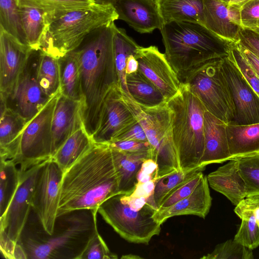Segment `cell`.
Returning a JSON list of instances; mask_svg holds the SVG:
<instances>
[{"mask_svg":"<svg viewBox=\"0 0 259 259\" xmlns=\"http://www.w3.org/2000/svg\"><path fill=\"white\" fill-rule=\"evenodd\" d=\"M111 148L118 176L119 192L130 196L136 189L138 175L143 163L151 159V153H130Z\"/></svg>","mask_w":259,"mask_h":259,"instance_id":"25","label":"cell"},{"mask_svg":"<svg viewBox=\"0 0 259 259\" xmlns=\"http://www.w3.org/2000/svg\"><path fill=\"white\" fill-rule=\"evenodd\" d=\"M211 201L207 177L204 176L190 195L168 207L157 209L153 218L161 225L168 219L178 215H194L204 219L209 211Z\"/></svg>","mask_w":259,"mask_h":259,"instance_id":"21","label":"cell"},{"mask_svg":"<svg viewBox=\"0 0 259 259\" xmlns=\"http://www.w3.org/2000/svg\"><path fill=\"white\" fill-rule=\"evenodd\" d=\"M60 93L71 99L81 102L80 77L76 57L73 51L58 58Z\"/></svg>","mask_w":259,"mask_h":259,"instance_id":"32","label":"cell"},{"mask_svg":"<svg viewBox=\"0 0 259 259\" xmlns=\"http://www.w3.org/2000/svg\"><path fill=\"white\" fill-rule=\"evenodd\" d=\"M221 65L234 102L235 113L229 123L247 125L259 123V96L246 80L231 57L222 58Z\"/></svg>","mask_w":259,"mask_h":259,"instance_id":"13","label":"cell"},{"mask_svg":"<svg viewBox=\"0 0 259 259\" xmlns=\"http://www.w3.org/2000/svg\"><path fill=\"white\" fill-rule=\"evenodd\" d=\"M222 58L204 65L190 74L184 83L188 84L207 111L228 124L233 119L235 109L222 69Z\"/></svg>","mask_w":259,"mask_h":259,"instance_id":"9","label":"cell"},{"mask_svg":"<svg viewBox=\"0 0 259 259\" xmlns=\"http://www.w3.org/2000/svg\"><path fill=\"white\" fill-rule=\"evenodd\" d=\"M229 14L233 23L242 28L240 18V6L228 5Z\"/></svg>","mask_w":259,"mask_h":259,"instance_id":"51","label":"cell"},{"mask_svg":"<svg viewBox=\"0 0 259 259\" xmlns=\"http://www.w3.org/2000/svg\"><path fill=\"white\" fill-rule=\"evenodd\" d=\"M180 170L200 166L204 151V114L206 110L187 83L166 102Z\"/></svg>","mask_w":259,"mask_h":259,"instance_id":"6","label":"cell"},{"mask_svg":"<svg viewBox=\"0 0 259 259\" xmlns=\"http://www.w3.org/2000/svg\"><path fill=\"white\" fill-rule=\"evenodd\" d=\"M12 160H1L0 164V214L3 216L18 187L20 171Z\"/></svg>","mask_w":259,"mask_h":259,"instance_id":"33","label":"cell"},{"mask_svg":"<svg viewBox=\"0 0 259 259\" xmlns=\"http://www.w3.org/2000/svg\"><path fill=\"white\" fill-rule=\"evenodd\" d=\"M32 49L0 27V94L12 89Z\"/></svg>","mask_w":259,"mask_h":259,"instance_id":"17","label":"cell"},{"mask_svg":"<svg viewBox=\"0 0 259 259\" xmlns=\"http://www.w3.org/2000/svg\"><path fill=\"white\" fill-rule=\"evenodd\" d=\"M253 30L259 33V26L256 28H255V29H254Z\"/></svg>","mask_w":259,"mask_h":259,"instance_id":"56","label":"cell"},{"mask_svg":"<svg viewBox=\"0 0 259 259\" xmlns=\"http://www.w3.org/2000/svg\"><path fill=\"white\" fill-rule=\"evenodd\" d=\"M227 134L232 159L259 153V123L247 125L228 123Z\"/></svg>","mask_w":259,"mask_h":259,"instance_id":"27","label":"cell"},{"mask_svg":"<svg viewBox=\"0 0 259 259\" xmlns=\"http://www.w3.org/2000/svg\"><path fill=\"white\" fill-rule=\"evenodd\" d=\"M16 2L18 7H31L52 14L90 8L98 3L95 0H16Z\"/></svg>","mask_w":259,"mask_h":259,"instance_id":"37","label":"cell"},{"mask_svg":"<svg viewBox=\"0 0 259 259\" xmlns=\"http://www.w3.org/2000/svg\"><path fill=\"white\" fill-rule=\"evenodd\" d=\"M242 28L254 30L259 26V0H249L240 8Z\"/></svg>","mask_w":259,"mask_h":259,"instance_id":"44","label":"cell"},{"mask_svg":"<svg viewBox=\"0 0 259 259\" xmlns=\"http://www.w3.org/2000/svg\"><path fill=\"white\" fill-rule=\"evenodd\" d=\"M121 258H141L142 257H140V256H138L137 255H134V254H128V255H124L121 256Z\"/></svg>","mask_w":259,"mask_h":259,"instance_id":"55","label":"cell"},{"mask_svg":"<svg viewBox=\"0 0 259 259\" xmlns=\"http://www.w3.org/2000/svg\"><path fill=\"white\" fill-rule=\"evenodd\" d=\"M203 25L228 41H239L241 27L232 22L228 5L220 0H204Z\"/></svg>","mask_w":259,"mask_h":259,"instance_id":"26","label":"cell"},{"mask_svg":"<svg viewBox=\"0 0 259 259\" xmlns=\"http://www.w3.org/2000/svg\"><path fill=\"white\" fill-rule=\"evenodd\" d=\"M228 55L254 91L259 96V76L245 57L237 43H231Z\"/></svg>","mask_w":259,"mask_h":259,"instance_id":"41","label":"cell"},{"mask_svg":"<svg viewBox=\"0 0 259 259\" xmlns=\"http://www.w3.org/2000/svg\"><path fill=\"white\" fill-rule=\"evenodd\" d=\"M205 167L199 166L195 168L179 170L157 179L155 181L153 192L147 200L156 210L158 209L164 197L171 190L187 180L197 172L203 171Z\"/></svg>","mask_w":259,"mask_h":259,"instance_id":"35","label":"cell"},{"mask_svg":"<svg viewBox=\"0 0 259 259\" xmlns=\"http://www.w3.org/2000/svg\"><path fill=\"white\" fill-rule=\"evenodd\" d=\"M114 54L118 77V86L121 91L129 94L126 83V63L128 57L135 55L140 46L127 35L125 29L116 25L114 33Z\"/></svg>","mask_w":259,"mask_h":259,"instance_id":"31","label":"cell"},{"mask_svg":"<svg viewBox=\"0 0 259 259\" xmlns=\"http://www.w3.org/2000/svg\"><path fill=\"white\" fill-rule=\"evenodd\" d=\"M236 159L245 184L247 197L259 195V153L245 155Z\"/></svg>","mask_w":259,"mask_h":259,"instance_id":"39","label":"cell"},{"mask_svg":"<svg viewBox=\"0 0 259 259\" xmlns=\"http://www.w3.org/2000/svg\"><path fill=\"white\" fill-rule=\"evenodd\" d=\"M238 42L259 58V33L253 30L241 28Z\"/></svg>","mask_w":259,"mask_h":259,"instance_id":"46","label":"cell"},{"mask_svg":"<svg viewBox=\"0 0 259 259\" xmlns=\"http://www.w3.org/2000/svg\"><path fill=\"white\" fill-rule=\"evenodd\" d=\"M1 234V251L6 258H26L25 253L21 247L12 241L3 231Z\"/></svg>","mask_w":259,"mask_h":259,"instance_id":"45","label":"cell"},{"mask_svg":"<svg viewBox=\"0 0 259 259\" xmlns=\"http://www.w3.org/2000/svg\"><path fill=\"white\" fill-rule=\"evenodd\" d=\"M32 211L17 242L26 258L78 259L98 231V209H78L58 216L52 234Z\"/></svg>","mask_w":259,"mask_h":259,"instance_id":"3","label":"cell"},{"mask_svg":"<svg viewBox=\"0 0 259 259\" xmlns=\"http://www.w3.org/2000/svg\"><path fill=\"white\" fill-rule=\"evenodd\" d=\"M118 19L114 6L106 4L63 14L44 12L39 49L58 59L75 50L93 31Z\"/></svg>","mask_w":259,"mask_h":259,"instance_id":"5","label":"cell"},{"mask_svg":"<svg viewBox=\"0 0 259 259\" xmlns=\"http://www.w3.org/2000/svg\"><path fill=\"white\" fill-rule=\"evenodd\" d=\"M42 163L24 170L19 168L18 187L7 211L0 217V231L16 243L19 240L31 210L36 178Z\"/></svg>","mask_w":259,"mask_h":259,"instance_id":"14","label":"cell"},{"mask_svg":"<svg viewBox=\"0 0 259 259\" xmlns=\"http://www.w3.org/2000/svg\"><path fill=\"white\" fill-rule=\"evenodd\" d=\"M241 220L234 240L252 250L259 246V195L246 197L235 207Z\"/></svg>","mask_w":259,"mask_h":259,"instance_id":"24","label":"cell"},{"mask_svg":"<svg viewBox=\"0 0 259 259\" xmlns=\"http://www.w3.org/2000/svg\"><path fill=\"white\" fill-rule=\"evenodd\" d=\"M97 3L101 4H111L114 5L115 0H95Z\"/></svg>","mask_w":259,"mask_h":259,"instance_id":"54","label":"cell"},{"mask_svg":"<svg viewBox=\"0 0 259 259\" xmlns=\"http://www.w3.org/2000/svg\"><path fill=\"white\" fill-rule=\"evenodd\" d=\"M40 49H32L15 84L0 99L6 107L29 122L51 98L42 90L38 80Z\"/></svg>","mask_w":259,"mask_h":259,"instance_id":"10","label":"cell"},{"mask_svg":"<svg viewBox=\"0 0 259 259\" xmlns=\"http://www.w3.org/2000/svg\"><path fill=\"white\" fill-rule=\"evenodd\" d=\"M124 141L148 142L144 129L138 121L132 127L118 136L110 143Z\"/></svg>","mask_w":259,"mask_h":259,"instance_id":"48","label":"cell"},{"mask_svg":"<svg viewBox=\"0 0 259 259\" xmlns=\"http://www.w3.org/2000/svg\"><path fill=\"white\" fill-rule=\"evenodd\" d=\"M207 179L212 189L225 196L235 206L247 197L245 184L237 159L229 160L209 174Z\"/></svg>","mask_w":259,"mask_h":259,"instance_id":"22","label":"cell"},{"mask_svg":"<svg viewBox=\"0 0 259 259\" xmlns=\"http://www.w3.org/2000/svg\"><path fill=\"white\" fill-rule=\"evenodd\" d=\"M113 6L118 19L140 33L160 30L164 24L156 1L115 0Z\"/></svg>","mask_w":259,"mask_h":259,"instance_id":"18","label":"cell"},{"mask_svg":"<svg viewBox=\"0 0 259 259\" xmlns=\"http://www.w3.org/2000/svg\"><path fill=\"white\" fill-rule=\"evenodd\" d=\"M122 93L125 104L145 132L151 159L157 165L156 179L180 170L166 103L146 107L137 104L130 95Z\"/></svg>","mask_w":259,"mask_h":259,"instance_id":"7","label":"cell"},{"mask_svg":"<svg viewBox=\"0 0 259 259\" xmlns=\"http://www.w3.org/2000/svg\"><path fill=\"white\" fill-rule=\"evenodd\" d=\"M154 1H157V0H154Z\"/></svg>","mask_w":259,"mask_h":259,"instance_id":"57","label":"cell"},{"mask_svg":"<svg viewBox=\"0 0 259 259\" xmlns=\"http://www.w3.org/2000/svg\"><path fill=\"white\" fill-rule=\"evenodd\" d=\"M118 186L111 147L94 143L63 173L57 217L75 210L98 209L107 199L120 193Z\"/></svg>","mask_w":259,"mask_h":259,"instance_id":"2","label":"cell"},{"mask_svg":"<svg viewBox=\"0 0 259 259\" xmlns=\"http://www.w3.org/2000/svg\"><path fill=\"white\" fill-rule=\"evenodd\" d=\"M111 148L130 153L150 152L148 142L137 141H124L112 142L108 144Z\"/></svg>","mask_w":259,"mask_h":259,"instance_id":"47","label":"cell"},{"mask_svg":"<svg viewBox=\"0 0 259 259\" xmlns=\"http://www.w3.org/2000/svg\"><path fill=\"white\" fill-rule=\"evenodd\" d=\"M164 23L173 21L203 23L204 0H157Z\"/></svg>","mask_w":259,"mask_h":259,"instance_id":"28","label":"cell"},{"mask_svg":"<svg viewBox=\"0 0 259 259\" xmlns=\"http://www.w3.org/2000/svg\"><path fill=\"white\" fill-rule=\"evenodd\" d=\"M38 76L42 90L50 98L60 92L58 59L41 50Z\"/></svg>","mask_w":259,"mask_h":259,"instance_id":"36","label":"cell"},{"mask_svg":"<svg viewBox=\"0 0 259 259\" xmlns=\"http://www.w3.org/2000/svg\"><path fill=\"white\" fill-rule=\"evenodd\" d=\"M137 122L123 100L121 90L116 86L105 99L99 126L92 138L96 143L109 144Z\"/></svg>","mask_w":259,"mask_h":259,"instance_id":"15","label":"cell"},{"mask_svg":"<svg viewBox=\"0 0 259 259\" xmlns=\"http://www.w3.org/2000/svg\"><path fill=\"white\" fill-rule=\"evenodd\" d=\"M19 12L27 44L32 49H39L44 26V12L28 6H19Z\"/></svg>","mask_w":259,"mask_h":259,"instance_id":"34","label":"cell"},{"mask_svg":"<svg viewBox=\"0 0 259 259\" xmlns=\"http://www.w3.org/2000/svg\"><path fill=\"white\" fill-rule=\"evenodd\" d=\"M0 27L27 45L16 0H0Z\"/></svg>","mask_w":259,"mask_h":259,"instance_id":"38","label":"cell"},{"mask_svg":"<svg viewBox=\"0 0 259 259\" xmlns=\"http://www.w3.org/2000/svg\"><path fill=\"white\" fill-rule=\"evenodd\" d=\"M204 176L202 171H199L176 187L164 197L158 209L168 207L190 195Z\"/></svg>","mask_w":259,"mask_h":259,"instance_id":"42","label":"cell"},{"mask_svg":"<svg viewBox=\"0 0 259 259\" xmlns=\"http://www.w3.org/2000/svg\"><path fill=\"white\" fill-rule=\"evenodd\" d=\"M82 127L81 102L60 93L52 121V157L68 138Z\"/></svg>","mask_w":259,"mask_h":259,"instance_id":"19","label":"cell"},{"mask_svg":"<svg viewBox=\"0 0 259 259\" xmlns=\"http://www.w3.org/2000/svg\"><path fill=\"white\" fill-rule=\"evenodd\" d=\"M230 6H238L241 7L249 0H220Z\"/></svg>","mask_w":259,"mask_h":259,"instance_id":"53","label":"cell"},{"mask_svg":"<svg viewBox=\"0 0 259 259\" xmlns=\"http://www.w3.org/2000/svg\"><path fill=\"white\" fill-rule=\"evenodd\" d=\"M123 194L117 193L107 199L100 205L98 212L125 240L148 244L161 230V225L153 218L156 209L147 202L141 209H134L123 200Z\"/></svg>","mask_w":259,"mask_h":259,"instance_id":"8","label":"cell"},{"mask_svg":"<svg viewBox=\"0 0 259 259\" xmlns=\"http://www.w3.org/2000/svg\"><path fill=\"white\" fill-rule=\"evenodd\" d=\"M126 83L130 95L141 106L153 107L166 102L160 91L139 70L126 74Z\"/></svg>","mask_w":259,"mask_h":259,"instance_id":"30","label":"cell"},{"mask_svg":"<svg viewBox=\"0 0 259 259\" xmlns=\"http://www.w3.org/2000/svg\"><path fill=\"white\" fill-rule=\"evenodd\" d=\"M202 259H252V250L234 239H229L218 244L210 253Z\"/></svg>","mask_w":259,"mask_h":259,"instance_id":"40","label":"cell"},{"mask_svg":"<svg viewBox=\"0 0 259 259\" xmlns=\"http://www.w3.org/2000/svg\"><path fill=\"white\" fill-rule=\"evenodd\" d=\"M114 22L89 34L74 52L78 64L83 127L92 137L97 131L103 106L118 86L114 54Z\"/></svg>","mask_w":259,"mask_h":259,"instance_id":"1","label":"cell"},{"mask_svg":"<svg viewBox=\"0 0 259 259\" xmlns=\"http://www.w3.org/2000/svg\"><path fill=\"white\" fill-rule=\"evenodd\" d=\"M63 172L52 159L43 162L37 172L32 209L45 230L52 234L57 217Z\"/></svg>","mask_w":259,"mask_h":259,"instance_id":"12","label":"cell"},{"mask_svg":"<svg viewBox=\"0 0 259 259\" xmlns=\"http://www.w3.org/2000/svg\"><path fill=\"white\" fill-rule=\"evenodd\" d=\"M60 92L52 97L27 122L20 139L19 153L15 161L26 169L52 158V121Z\"/></svg>","mask_w":259,"mask_h":259,"instance_id":"11","label":"cell"},{"mask_svg":"<svg viewBox=\"0 0 259 259\" xmlns=\"http://www.w3.org/2000/svg\"><path fill=\"white\" fill-rule=\"evenodd\" d=\"M27 123L23 117L8 109L1 101V160H10L15 163L19 155L21 136Z\"/></svg>","mask_w":259,"mask_h":259,"instance_id":"23","label":"cell"},{"mask_svg":"<svg viewBox=\"0 0 259 259\" xmlns=\"http://www.w3.org/2000/svg\"><path fill=\"white\" fill-rule=\"evenodd\" d=\"M155 181L152 180L146 183L137 184L136 189L130 196L136 197H143L147 200L153 194Z\"/></svg>","mask_w":259,"mask_h":259,"instance_id":"49","label":"cell"},{"mask_svg":"<svg viewBox=\"0 0 259 259\" xmlns=\"http://www.w3.org/2000/svg\"><path fill=\"white\" fill-rule=\"evenodd\" d=\"M236 43L245 57L259 76V58L238 42Z\"/></svg>","mask_w":259,"mask_h":259,"instance_id":"50","label":"cell"},{"mask_svg":"<svg viewBox=\"0 0 259 259\" xmlns=\"http://www.w3.org/2000/svg\"><path fill=\"white\" fill-rule=\"evenodd\" d=\"M94 144L92 137L82 127L67 139L52 159L64 173L85 154Z\"/></svg>","mask_w":259,"mask_h":259,"instance_id":"29","label":"cell"},{"mask_svg":"<svg viewBox=\"0 0 259 259\" xmlns=\"http://www.w3.org/2000/svg\"><path fill=\"white\" fill-rule=\"evenodd\" d=\"M135 55H130L127 59L125 68L126 74L135 73L139 70L138 62Z\"/></svg>","mask_w":259,"mask_h":259,"instance_id":"52","label":"cell"},{"mask_svg":"<svg viewBox=\"0 0 259 259\" xmlns=\"http://www.w3.org/2000/svg\"><path fill=\"white\" fill-rule=\"evenodd\" d=\"M227 123L206 110L204 114V151L200 166L222 163L232 159L227 134Z\"/></svg>","mask_w":259,"mask_h":259,"instance_id":"20","label":"cell"},{"mask_svg":"<svg viewBox=\"0 0 259 259\" xmlns=\"http://www.w3.org/2000/svg\"><path fill=\"white\" fill-rule=\"evenodd\" d=\"M117 255L108 248L97 231L89 241L78 259H116Z\"/></svg>","mask_w":259,"mask_h":259,"instance_id":"43","label":"cell"},{"mask_svg":"<svg viewBox=\"0 0 259 259\" xmlns=\"http://www.w3.org/2000/svg\"><path fill=\"white\" fill-rule=\"evenodd\" d=\"M160 30L164 55L182 83L204 65L228 56L233 43L197 22L165 23Z\"/></svg>","mask_w":259,"mask_h":259,"instance_id":"4","label":"cell"},{"mask_svg":"<svg viewBox=\"0 0 259 259\" xmlns=\"http://www.w3.org/2000/svg\"><path fill=\"white\" fill-rule=\"evenodd\" d=\"M139 70L160 91L167 101L178 92L181 82L166 58L156 46H140L135 55Z\"/></svg>","mask_w":259,"mask_h":259,"instance_id":"16","label":"cell"}]
</instances>
